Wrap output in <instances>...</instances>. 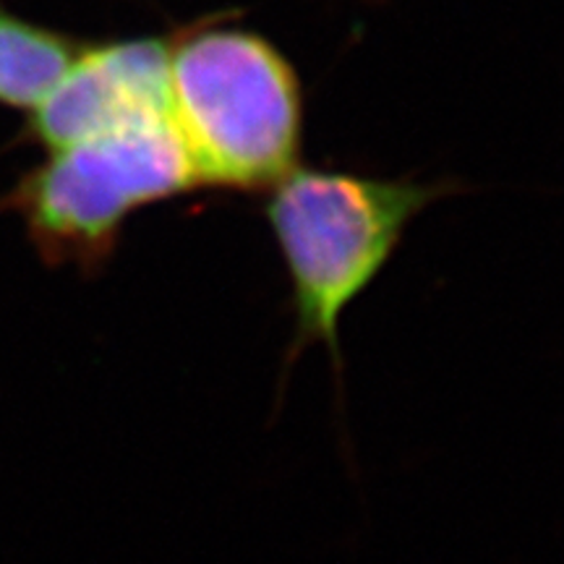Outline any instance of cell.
<instances>
[{
    "label": "cell",
    "instance_id": "277c9868",
    "mask_svg": "<svg viewBox=\"0 0 564 564\" xmlns=\"http://www.w3.org/2000/svg\"><path fill=\"white\" fill-rule=\"evenodd\" d=\"M167 45L171 37L82 45L53 89L30 110L34 141L51 152L141 118L171 116Z\"/></svg>",
    "mask_w": 564,
    "mask_h": 564
},
{
    "label": "cell",
    "instance_id": "3957f363",
    "mask_svg": "<svg viewBox=\"0 0 564 564\" xmlns=\"http://www.w3.org/2000/svg\"><path fill=\"white\" fill-rule=\"evenodd\" d=\"M196 175L171 116L118 126L47 152L0 196L51 267L97 274L108 267L131 215L194 192Z\"/></svg>",
    "mask_w": 564,
    "mask_h": 564
},
{
    "label": "cell",
    "instance_id": "6da1fadb",
    "mask_svg": "<svg viewBox=\"0 0 564 564\" xmlns=\"http://www.w3.org/2000/svg\"><path fill=\"white\" fill-rule=\"evenodd\" d=\"M453 183L373 178L295 165L270 188L264 217L291 278L293 337L280 371L278 403L303 350L324 345L343 405V314L369 291L405 230Z\"/></svg>",
    "mask_w": 564,
    "mask_h": 564
},
{
    "label": "cell",
    "instance_id": "7a4b0ae2",
    "mask_svg": "<svg viewBox=\"0 0 564 564\" xmlns=\"http://www.w3.org/2000/svg\"><path fill=\"white\" fill-rule=\"evenodd\" d=\"M167 100L199 188L270 192L299 165L301 79L264 34L217 19L173 34Z\"/></svg>",
    "mask_w": 564,
    "mask_h": 564
},
{
    "label": "cell",
    "instance_id": "5b68a950",
    "mask_svg": "<svg viewBox=\"0 0 564 564\" xmlns=\"http://www.w3.org/2000/svg\"><path fill=\"white\" fill-rule=\"evenodd\" d=\"M79 51V40L0 6V105L13 110L37 108Z\"/></svg>",
    "mask_w": 564,
    "mask_h": 564
}]
</instances>
